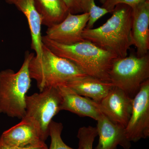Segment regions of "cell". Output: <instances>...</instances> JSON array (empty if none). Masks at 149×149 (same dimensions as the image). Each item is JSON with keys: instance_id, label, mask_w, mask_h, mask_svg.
I'll list each match as a JSON object with an SVG mask.
<instances>
[{"instance_id": "obj_21", "label": "cell", "mask_w": 149, "mask_h": 149, "mask_svg": "<svg viewBox=\"0 0 149 149\" xmlns=\"http://www.w3.org/2000/svg\"><path fill=\"white\" fill-rule=\"evenodd\" d=\"M69 13L72 14L83 13L81 8V0H63Z\"/></svg>"}, {"instance_id": "obj_23", "label": "cell", "mask_w": 149, "mask_h": 149, "mask_svg": "<svg viewBox=\"0 0 149 149\" xmlns=\"http://www.w3.org/2000/svg\"><path fill=\"white\" fill-rule=\"evenodd\" d=\"M107 0H100L101 2L102 3V4H104V3Z\"/></svg>"}, {"instance_id": "obj_5", "label": "cell", "mask_w": 149, "mask_h": 149, "mask_svg": "<svg viewBox=\"0 0 149 149\" xmlns=\"http://www.w3.org/2000/svg\"><path fill=\"white\" fill-rule=\"evenodd\" d=\"M26 112L21 119L35 125L45 142L49 136V125L60 111L62 98L58 87L46 88L26 97Z\"/></svg>"}, {"instance_id": "obj_1", "label": "cell", "mask_w": 149, "mask_h": 149, "mask_svg": "<svg viewBox=\"0 0 149 149\" xmlns=\"http://www.w3.org/2000/svg\"><path fill=\"white\" fill-rule=\"evenodd\" d=\"M106 22L97 28H85L82 33L84 40L109 52L118 58L128 56V50L133 45L132 27V8L127 5L118 4Z\"/></svg>"}, {"instance_id": "obj_3", "label": "cell", "mask_w": 149, "mask_h": 149, "mask_svg": "<svg viewBox=\"0 0 149 149\" xmlns=\"http://www.w3.org/2000/svg\"><path fill=\"white\" fill-rule=\"evenodd\" d=\"M25 52L24 60L17 72L7 69L0 72V113L22 119L26 112V97L31 87L29 66L35 56Z\"/></svg>"}, {"instance_id": "obj_7", "label": "cell", "mask_w": 149, "mask_h": 149, "mask_svg": "<svg viewBox=\"0 0 149 149\" xmlns=\"http://www.w3.org/2000/svg\"><path fill=\"white\" fill-rule=\"evenodd\" d=\"M125 130L131 142L149 138V80L142 85L133 98L131 116Z\"/></svg>"}, {"instance_id": "obj_9", "label": "cell", "mask_w": 149, "mask_h": 149, "mask_svg": "<svg viewBox=\"0 0 149 149\" xmlns=\"http://www.w3.org/2000/svg\"><path fill=\"white\" fill-rule=\"evenodd\" d=\"M133 99L124 91L114 87L97 106L103 114L116 124L126 127L132 113Z\"/></svg>"}, {"instance_id": "obj_14", "label": "cell", "mask_w": 149, "mask_h": 149, "mask_svg": "<svg viewBox=\"0 0 149 149\" xmlns=\"http://www.w3.org/2000/svg\"><path fill=\"white\" fill-rule=\"evenodd\" d=\"M62 98L61 110L71 112L82 117H89L97 120L103 113L97 102L80 96L65 85L58 87Z\"/></svg>"}, {"instance_id": "obj_22", "label": "cell", "mask_w": 149, "mask_h": 149, "mask_svg": "<svg viewBox=\"0 0 149 149\" xmlns=\"http://www.w3.org/2000/svg\"><path fill=\"white\" fill-rule=\"evenodd\" d=\"M48 148L45 143L40 144L34 146L26 147V148H18L9 146L0 141V149H48Z\"/></svg>"}, {"instance_id": "obj_8", "label": "cell", "mask_w": 149, "mask_h": 149, "mask_svg": "<svg viewBox=\"0 0 149 149\" xmlns=\"http://www.w3.org/2000/svg\"><path fill=\"white\" fill-rule=\"evenodd\" d=\"M89 15L72 14L68 13L61 22L48 27L46 37L63 45H70L84 41L82 33L89 20Z\"/></svg>"}, {"instance_id": "obj_20", "label": "cell", "mask_w": 149, "mask_h": 149, "mask_svg": "<svg viewBox=\"0 0 149 149\" xmlns=\"http://www.w3.org/2000/svg\"><path fill=\"white\" fill-rule=\"evenodd\" d=\"M149 0H107L102 7L108 11L109 13H111L115 7L118 4H124L133 8Z\"/></svg>"}, {"instance_id": "obj_10", "label": "cell", "mask_w": 149, "mask_h": 149, "mask_svg": "<svg viewBox=\"0 0 149 149\" xmlns=\"http://www.w3.org/2000/svg\"><path fill=\"white\" fill-rule=\"evenodd\" d=\"M131 33L137 56L148 54L149 50V1L132 8Z\"/></svg>"}, {"instance_id": "obj_18", "label": "cell", "mask_w": 149, "mask_h": 149, "mask_svg": "<svg viewBox=\"0 0 149 149\" xmlns=\"http://www.w3.org/2000/svg\"><path fill=\"white\" fill-rule=\"evenodd\" d=\"M63 125L61 123L52 120L49 125V136L51 137V144L48 149H81L70 148L66 145L61 138V133Z\"/></svg>"}, {"instance_id": "obj_17", "label": "cell", "mask_w": 149, "mask_h": 149, "mask_svg": "<svg viewBox=\"0 0 149 149\" xmlns=\"http://www.w3.org/2000/svg\"><path fill=\"white\" fill-rule=\"evenodd\" d=\"M81 8L83 13L89 15V20L86 27L87 29H93L96 21L109 13L105 9L96 5L95 0H81Z\"/></svg>"}, {"instance_id": "obj_6", "label": "cell", "mask_w": 149, "mask_h": 149, "mask_svg": "<svg viewBox=\"0 0 149 149\" xmlns=\"http://www.w3.org/2000/svg\"><path fill=\"white\" fill-rule=\"evenodd\" d=\"M111 83L133 99L141 86L149 80V54L143 56L130 55L117 58L109 73Z\"/></svg>"}, {"instance_id": "obj_4", "label": "cell", "mask_w": 149, "mask_h": 149, "mask_svg": "<svg viewBox=\"0 0 149 149\" xmlns=\"http://www.w3.org/2000/svg\"><path fill=\"white\" fill-rule=\"evenodd\" d=\"M29 69L30 77L36 81L40 92L87 75L77 65L57 56L44 44L42 58L38 61L34 56L29 62Z\"/></svg>"}, {"instance_id": "obj_15", "label": "cell", "mask_w": 149, "mask_h": 149, "mask_svg": "<svg viewBox=\"0 0 149 149\" xmlns=\"http://www.w3.org/2000/svg\"><path fill=\"white\" fill-rule=\"evenodd\" d=\"M76 94L100 102L111 91L114 85L111 82L86 75L70 81L65 85Z\"/></svg>"}, {"instance_id": "obj_13", "label": "cell", "mask_w": 149, "mask_h": 149, "mask_svg": "<svg viewBox=\"0 0 149 149\" xmlns=\"http://www.w3.org/2000/svg\"><path fill=\"white\" fill-rule=\"evenodd\" d=\"M0 141L9 146L18 148L34 146L45 143L35 125L22 119L18 124L3 132Z\"/></svg>"}, {"instance_id": "obj_12", "label": "cell", "mask_w": 149, "mask_h": 149, "mask_svg": "<svg viewBox=\"0 0 149 149\" xmlns=\"http://www.w3.org/2000/svg\"><path fill=\"white\" fill-rule=\"evenodd\" d=\"M9 4L13 5L24 15L28 22L31 34V48L36 53L37 60L42 56L43 44L41 34L42 18L37 11L34 0H5Z\"/></svg>"}, {"instance_id": "obj_16", "label": "cell", "mask_w": 149, "mask_h": 149, "mask_svg": "<svg viewBox=\"0 0 149 149\" xmlns=\"http://www.w3.org/2000/svg\"><path fill=\"white\" fill-rule=\"evenodd\" d=\"M42 18V24L49 27L62 21L69 11L63 0H34Z\"/></svg>"}, {"instance_id": "obj_11", "label": "cell", "mask_w": 149, "mask_h": 149, "mask_svg": "<svg viewBox=\"0 0 149 149\" xmlns=\"http://www.w3.org/2000/svg\"><path fill=\"white\" fill-rule=\"evenodd\" d=\"M97 122L99 140L95 149H118V146L130 149L131 142L127 138L125 127L113 122L104 114Z\"/></svg>"}, {"instance_id": "obj_2", "label": "cell", "mask_w": 149, "mask_h": 149, "mask_svg": "<svg viewBox=\"0 0 149 149\" xmlns=\"http://www.w3.org/2000/svg\"><path fill=\"white\" fill-rule=\"evenodd\" d=\"M43 44L53 53L74 63L85 74L100 80L111 82L109 73L113 63L118 58L88 40L66 45L42 37Z\"/></svg>"}, {"instance_id": "obj_19", "label": "cell", "mask_w": 149, "mask_h": 149, "mask_svg": "<svg viewBox=\"0 0 149 149\" xmlns=\"http://www.w3.org/2000/svg\"><path fill=\"white\" fill-rule=\"evenodd\" d=\"M97 136L96 127L83 126L79 128L77 135L79 148L81 149H93V143Z\"/></svg>"}]
</instances>
